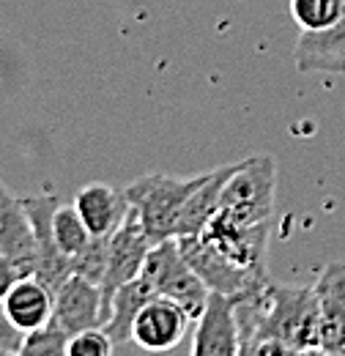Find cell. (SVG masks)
<instances>
[{
  "label": "cell",
  "instance_id": "cell-1",
  "mask_svg": "<svg viewBox=\"0 0 345 356\" xmlns=\"http://www.w3.org/2000/svg\"><path fill=\"white\" fill-rule=\"evenodd\" d=\"M239 326L258 329L299 351L321 348V307L312 285L268 282L258 296L239 302Z\"/></svg>",
  "mask_w": 345,
  "mask_h": 356
},
{
  "label": "cell",
  "instance_id": "cell-2",
  "mask_svg": "<svg viewBox=\"0 0 345 356\" xmlns=\"http://www.w3.org/2000/svg\"><path fill=\"white\" fill-rule=\"evenodd\" d=\"M277 200V162L274 156H250L241 159L233 176L222 186L214 225L225 227H255L271 222Z\"/></svg>",
  "mask_w": 345,
  "mask_h": 356
},
{
  "label": "cell",
  "instance_id": "cell-3",
  "mask_svg": "<svg viewBox=\"0 0 345 356\" xmlns=\"http://www.w3.org/2000/svg\"><path fill=\"white\" fill-rule=\"evenodd\" d=\"M203 178H206V173L186 178L148 173V176H140L131 184H127L124 195L129 200L131 211L137 214V220L143 225V230L148 233L151 244L172 238V225H175L181 206L203 184Z\"/></svg>",
  "mask_w": 345,
  "mask_h": 356
},
{
  "label": "cell",
  "instance_id": "cell-4",
  "mask_svg": "<svg viewBox=\"0 0 345 356\" xmlns=\"http://www.w3.org/2000/svg\"><path fill=\"white\" fill-rule=\"evenodd\" d=\"M143 277L154 285L157 296H165V299L175 302L178 307H184L192 321H198L209 305L206 282L184 258L175 238H165L151 247L148 261L143 266Z\"/></svg>",
  "mask_w": 345,
  "mask_h": 356
},
{
  "label": "cell",
  "instance_id": "cell-5",
  "mask_svg": "<svg viewBox=\"0 0 345 356\" xmlns=\"http://www.w3.org/2000/svg\"><path fill=\"white\" fill-rule=\"evenodd\" d=\"M184 258L192 264L198 271V277L206 282L209 293H219L236 302H247L252 296H258L260 291L271 282V277H260L250 268L239 266L233 258H227L222 250H216L209 238L198 236H184L175 238Z\"/></svg>",
  "mask_w": 345,
  "mask_h": 356
},
{
  "label": "cell",
  "instance_id": "cell-6",
  "mask_svg": "<svg viewBox=\"0 0 345 356\" xmlns=\"http://www.w3.org/2000/svg\"><path fill=\"white\" fill-rule=\"evenodd\" d=\"M151 247L154 244H151L148 233L143 230L137 214L129 209V217L110 236V247H107V268H104V280H102L107 315H110V302H113L115 291L143 274V266L148 261Z\"/></svg>",
  "mask_w": 345,
  "mask_h": 356
},
{
  "label": "cell",
  "instance_id": "cell-7",
  "mask_svg": "<svg viewBox=\"0 0 345 356\" xmlns=\"http://www.w3.org/2000/svg\"><path fill=\"white\" fill-rule=\"evenodd\" d=\"M107 307L102 285L90 282L80 274H72L55 293H52V318L49 323L66 332L69 337L93 326H104Z\"/></svg>",
  "mask_w": 345,
  "mask_h": 356
},
{
  "label": "cell",
  "instance_id": "cell-8",
  "mask_svg": "<svg viewBox=\"0 0 345 356\" xmlns=\"http://www.w3.org/2000/svg\"><path fill=\"white\" fill-rule=\"evenodd\" d=\"M189 321L192 318L184 307H178L175 302L165 299V296H154L134 318L131 343H137L143 351L165 354L175 346H181Z\"/></svg>",
  "mask_w": 345,
  "mask_h": 356
},
{
  "label": "cell",
  "instance_id": "cell-9",
  "mask_svg": "<svg viewBox=\"0 0 345 356\" xmlns=\"http://www.w3.org/2000/svg\"><path fill=\"white\" fill-rule=\"evenodd\" d=\"M236 299L209 293V305L198 318L192 356H239L241 332H239V312Z\"/></svg>",
  "mask_w": 345,
  "mask_h": 356
},
{
  "label": "cell",
  "instance_id": "cell-10",
  "mask_svg": "<svg viewBox=\"0 0 345 356\" xmlns=\"http://www.w3.org/2000/svg\"><path fill=\"white\" fill-rule=\"evenodd\" d=\"M0 255H6L22 277H33L39 266V241L28 220L22 200H17L6 186L0 192Z\"/></svg>",
  "mask_w": 345,
  "mask_h": 356
},
{
  "label": "cell",
  "instance_id": "cell-11",
  "mask_svg": "<svg viewBox=\"0 0 345 356\" xmlns=\"http://www.w3.org/2000/svg\"><path fill=\"white\" fill-rule=\"evenodd\" d=\"M321 307V348L345 354V264H329L315 280Z\"/></svg>",
  "mask_w": 345,
  "mask_h": 356
},
{
  "label": "cell",
  "instance_id": "cell-12",
  "mask_svg": "<svg viewBox=\"0 0 345 356\" xmlns=\"http://www.w3.org/2000/svg\"><path fill=\"white\" fill-rule=\"evenodd\" d=\"M74 209L83 217L86 227L90 230V236L96 238H107L113 236L124 220L129 217V200L124 195V189L118 192L110 184H86L77 197H74Z\"/></svg>",
  "mask_w": 345,
  "mask_h": 356
},
{
  "label": "cell",
  "instance_id": "cell-13",
  "mask_svg": "<svg viewBox=\"0 0 345 356\" xmlns=\"http://www.w3.org/2000/svg\"><path fill=\"white\" fill-rule=\"evenodd\" d=\"M296 69L310 74H345V14L343 19L326 31H312V33H299L296 47H294Z\"/></svg>",
  "mask_w": 345,
  "mask_h": 356
},
{
  "label": "cell",
  "instance_id": "cell-14",
  "mask_svg": "<svg viewBox=\"0 0 345 356\" xmlns=\"http://www.w3.org/2000/svg\"><path fill=\"white\" fill-rule=\"evenodd\" d=\"M239 168V162H230V165H222L216 170H209L203 184L186 197V203L181 206L175 225H172V238H184V236H198L203 233V227L211 222V217L216 214V206H219V195H222V186L227 184V178L233 176V170Z\"/></svg>",
  "mask_w": 345,
  "mask_h": 356
},
{
  "label": "cell",
  "instance_id": "cell-15",
  "mask_svg": "<svg viewBox=\"0 0 345 356\" xmlns=\"http://www.w3.org/2000/svg\"><path fill=\"white\" fill-rule=\"evenodd\" d=\"M3 307L8 321L22 332H36L44 329L52 318V293L44 288L36 277H22L11 293L3 299Z\"/></svg>",
  "mask_w": 345,
  "mask_h": 356
},
{
  "label": "cell",
  "instance_id": "cell-16",
  "mask_svg": "<svg viewBox=\"0 0 345 356\" xmlns=\"http://www.w3.org/2000/svg\"><path fill=\"white\" fill-rule=\"evenodd\" d=\"M157 296L154 285L140 274L137 280H131L127 285H121L110 302V315L104 321V329L107 334L115 340V346H124L131 340V326H134V318L140 315V310Z\"/></svg>",
  "mask_w": 345,
  "mask_h": 356
},
{
  "label": "cell",
  "instance_id": "cell-17",
  "mask_svg": "<svg viewBox=\"0 0 345 356\" xmlns=\"http://www.w3.org/2000/svg\"><path fill=\"white\" fill-rule=\"evenodd\" d=\"M288 8L296 28L304 33H312V31H326L343 19L345 0H291Z\"/></svg>",
  "mask_w": 345,
  "mask_h": 356
},
{
  "label": "cell",
  "instance_id": "cell-18",
  "mask_svg": "<svg viewBox=\"0 0 345 356\" xmlns=\"http://www.w3.org/2000/svg\"><path fill=\"white\" fill-rule=\"evenodd\" d=\"M52 233H55V244L63 255H77L90 244V230L86 227L83 217L77 214L74 206H58L55 217H52Z\"/></svg>",
  "mask_w": 345,
  "mask_h": 356
},
{
  "label": "cell",
  "instance_id": "cell-19",
  "mask_svg": "<svg viewBox=\"0 0 345 356\" xmlns=\"http://www.w3.org/2000/svg\"><path fill=\"white\" fill-rule=\"evenodd\" d=\"M66 346H69V334L47 323L44 329L28 332L14 356H66Z\"/></svg>",
  "mask_w": 345,
  "mask_h": 356
},
{
  "label": "cell",
  "instance_id": "cell-20",
  "mask_svg": "<svg viewBox=\"0 0 345 356\" xmlns=\"http://www.w3.org/2000/svg\"><path fill=\"white\" fill-rule=\"evenodd\" d=\"M107 247H110V236L107 238H96L93 236L90 244H88L83 252H77V255L69 258L72 274H80V277H86L90 282L102 285L104 268H107Z\"/></svg>",
  "mask_w": 345,
  "mask_h": 356
},
{
  "label": "cell",
  "instance_id": "cell-21",
  "mask_svg": "<svg viewBox=\"0 0 345 356\" xmlns=\"http://www.w3.org/2000/svg\"><path fill=\"white\" fill-rule=\"evenodd\" d=\"M241 332V348L239 356H304V351L271 337V334H263L258 329H250V326H239Z\"/></svg>",
  "mask_w": 345,
  "mask_h": 356
},
{
  "label": "cell",
  "instance_id": "cell-22",
  "mask_svg": "<svg viewBox=\"0 0 345 356\" xmlns=\"http://www.w3.org/2000/svg\"><path fill=\"white\" fill-rule=\"evenodd\" d=\"M115 340L107 334L104 326H93L69 337L66 356H113Z\"/></svg>",
  "mask_w": 345,
  "mask_h": 356
},
{
  "label": "cell",
  "instance_id": "cell-23",
  "mask_svg": "<svg viewBox=\"0 0 345 356\" xmlns=\"http://www.w3.org/2000/svg\"><path fill=\"white\" fill-rule=\"evenodd\" d=\"M22 340H25V334L8 321V315H6V307H3V302H0V348H6V351H11V354H17L19 351V346H22Z\"/></svg>",
  "mask_w": 345,
  "mask_h": 356
},
{
  "label": "cell",
  "instance_id": "cell-24",
  "mask_svg": "<svg viewBox=\"0 0 345 356\" xmlns=\"http://www.w3.org/2000/svg\"><path fill=\"white\" fill-rule=\"evenodd\" d=\"M22 280V274H19V268L14 266L6 255H0V302L11 293V288L17 285Z\"/></svg>",
  "mask_w": 345,
  "mask_h": 356
},
{
  "label": "cell",
  "instance_id": "cell-25",
  "mask_svg": "<svg viewBox=\"0 0 345 356\" xmlns=\"http://www.w3.org/2000/svg\"><path fill=\"white\" fill-rule=\"evenodd\" d=\"M304 356H345V354H335V351H326V348H312V351H304Z\"/></svg>",
  "mask_w": 345,
  "mask_h": 356
},
{
  "label": "cell",
  "instance_id": "cell-26",
  "mask_svg": "<svg viewBox=\"0 0 345 356\" xmlns=\"http://www.w3.org/2000/svg\"><path fill=\"white\" fill-rule=\"evenodd\" d=\"M0 356H14L11 351H6V348H0Z\"/></svg>",
  "mask_w": 345,
  "mask_h": 356
},
{
  "label": "cell",
  "instance_id": "cell-27",
  "mask_svg": "<svg viewBox=\"0 0 345 356\" xmlns=\"http://www.w3.org/2000/svg\"><path fill=\"white\" fill-rule=\"evenodd\" d=\"M3 186H6V184H3V181H0V192H3Z\"/></svg>",
  "mask_w": 345,
  "mask_h": 356
}]
</instances>
